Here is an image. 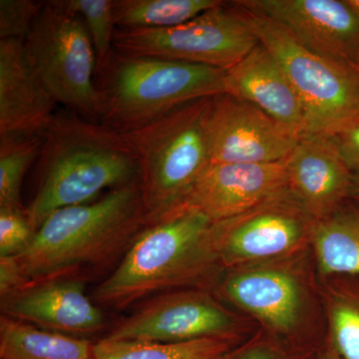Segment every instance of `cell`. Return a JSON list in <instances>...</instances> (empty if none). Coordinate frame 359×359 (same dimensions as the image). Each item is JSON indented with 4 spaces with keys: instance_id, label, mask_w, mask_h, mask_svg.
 <instances>
[{
    "instance_id": "cell-1",
    "label": "cell",
    "mask_w": 359,
    "mask_h": 359,
    "mask_svg": "<svg viewBox=\"0 0 359 359\" xmlns=\"http://www.w3.org/2000/svg\"><path fill=\"white\" fill-rule=\"evenodd\" d=\"M39 189L26 209L35 231L63 208L140 181V167L121 132L69 111L56 112L42 135Z\"/></svg>"
},
{
    "instance_id": "cell-2",
    "label": "cell",
    "mask_w": 359,
    "mask_h": 359,
    "mask_svg": "<svg viewBox=\"0 0 359 359\" xmlns=\"http://www.w3.org/2000/svg\"><path fill=\"white\" fill-rule=\"evenodd\" d=\"M144 226L147 214L137 181L93 202L52 212L16 259L27 285L67 278L115 256L131 245Z\"/></svg>"
},
{
    "instance_id": "cell-3",
    "label": "cell",
    "mask_w": 359,
    "mask_h": 359,
    "mask_svg": "<svg viewBox=\"0 0 359 359\" xmlns=\"http://www.w3.org/2000/svg\"><path fill=\"white\" fill-rule=\"evenodd\" d=\"M211 219L194 208L148 224L135 237L117 269L97 287L104 306L125 308L166 290L197 285L222 268L212 241Z\"/></svg>"
},
{
    "instance_id": "cell-4",
    "label": "cell",
    "mask_w": 359,
    "mask_h": 359,
    "mask_svg": "<svg viewBox=\"0 0 359 359\" xmlns=\"http://www.w3.org/2000/svg\"><path fill=\"white\" fill-rule=\"evenodd\" d=\"M226 70L113 50L97 68L101 123L128 132L200 99L226 93Z\"/></svg>"
},
{
    "instance_id": "cell-5",
    "label": "cell",
    "mask_w": 359,
    "mask_h": 359,
    "mask_svg": "<svg viewBox=\"0 0 359 359\" xmlns=\"http://www.w3.org/2000/svg\"><path fill=\"white\" fill-rule=\"evenodd\" d=\"M211 98L185 104L154 121L123 133L133 147L140 167L147 224L183 205L211 165L207 130Z\"/></svg>"
},
{
    "instance_id": "cell-6",
    "label": "cell",
    "mask_w": 359,
    "mask_h": 359,
    "mask_svg": "<svg viewBox=\"0 0 359 359\" xmlns=\"http://www.w3.org/2000/svg\"><path fill=\"white\" fill-rule=\"evenodd\" d=\"M245 11L259 42L282 65L301 99L306 135L335 136L359 121L358 66L316 53L275 21Z\"/></svg>"
},
{
    "instance_id": "cell-7",
    "label": "cell",
    "mask_w": 359,
    "mask_h": 359,
    "mask_svg": "<svg viewBox=\"0 0 359 359\" xmlns=\"http://www.w3.org/2000/svg\"><path fill=\"white\" fill-rule=\"evenodd\" d=\"M25 43L33 68L56 102L101 123L96 52L81 16L62 0L45 1Z\"/></svg>"
},
{
    "instance_id": "cell-8",
    "label": "cell",
    "mask_w": 359,
    "mask_h": 359,
    "mask_svg": "<svg viewBox=\"0 0 359 359\" xmlns=\"http://www.w3.org/2000/svg\"><path fill=\"white\" fill-rule=\"evenodd\" d=\"M259 44L247 11L223 4L182 25L160 29L118 28L113 50L228 70Z\"/></svg>"
},
{
    "instance_id": "cell-9",
    "label": "cell",
    "mask_w": 359,
    "mask_h": 359,
    "mask_svg": "<svg viewBox=\"0 0 359 359\" xmlns=\"http://www.w3.org/2000/svg\"><path fill=\"white\" fill-rule=\"evenodd\" d=\"M314 221L285 188L250 210L215 222L212 241L222 268L294 256L311 244Z\"/></svg>"
},
{
    "instance_id": "cell-10",
    "label": "cell",
    "mask_w": 359,
    "mask_h": 359,
    "mask_svg": "<svg viewBox=\"0 0 359 359\" xmlns=\"http://www.w3.org/2000/svg\"><path fill=\"white\" fill-rule=\"evenodd\" d=\"M237 316L204 290L160 294L125 318L106 339L185 342L208 337H233Z\"/></svg>"
},
{
    "instance_id": "cell-11",
    "label": "cell",
    "mask_w": 359,
    "mask_h": 359,
    "mask_svg": "<svg viewBox=\"0 0 359 359\" xmlns=\"http://www.w3.org/2000/svg\"><path fill=\"white\" fill-rule=\"evenodd\" d=\"M290 257L230 269L222 292L273 334L290 335L309 311L306 283Z\"/></svg>"
},
{
    "instance_id": "cell-12",
    "label": "cell",
    "mask_w": 359,
    "mask_h": 359,
    "mask_svg": "<svg viewBox=\"0 0 359 359\" xmlns=\"http://www.w3.org/2000/svg\"><path fill=\"white\" fill-rule=\"evenodd\" d=\"M207 130L211 164L280 162L299 141L252 104L228 93L210 100Z\"/></svg>"
},
{
    "instance_id": "cell-13",
    "label": "cell",
    "mask_w": 359,
    "mask_h": 359,
    "mask_svg": "<svg viewBox=\"0 0 359 359\" xmlns=\"http://www.w3.org/2000/svg\"><path fill=\"white\" fill-rule=\"evenodd\" d=\"M275 21L299 43L359 67V18L346 0H238Z\"/></svg>"
},
{
    "instance_id": "cell-14",
    "label": "cell",
    "mask_w": 359,
    "mask_h": 359,
    "mask_svg": "<svg viewBox=\"0 0 359 359\" xmlns=\"http://www.w3.org/2000/svg\"><path fill=\"white\" fill-rule=\"evenodd\" d=\"M287 188L313 221L334 214L351 198L353 173L334 136L302 137L285 159Z\"/></svg>"
},
{
    "instance_id": "cell-15",
    "label": "cell",
    "mask_w": 359,
    "mask_h": 359,
    "mask_svg": "<svg viewBox=\"0 0 359 359\" xmlns=\"http://www.w3.org/2000/svg\"><path fill=\"white\" fill-rule=\"evenodd\" d=\"M285 188V160L262 164H211L182 205L198 210L215 223L242 214Z\"/></svg>"
},
{
    "instance_id": "cell-16",
    "label": "cell",
    "mask_w": 359,
    "mask_h": 359,
    "mask_svg": "<svg viewBox=\"0 0 359 359\" xmlns=\"http://www.w3.org/2000/svg\"><path fill=\"white\" fill-rule=\"evenodd\" d=\"M1 311L13 320L68 335L93 334L104 325L102 311L75 278L28 283L1 297Z\"/></svg>"
},
{
    "instance_id": "cell-17",
    "label": "cell",
    "mask_w": 359,
    "mask_h": 359,
    "mask_svg": "<svg viewBox=\"0 0 359 359\" xmlns=\"http://www.w3.org/2000/svg\"><path fill=\"white\" fill-rule=\"evenodd\" d=\"M57 104L33 68L25 40H0V137H42Z\"/></svg>"
},
{
    "instance_id": "cell-18",
    "label": "cell",
    "mask_w": 359,
    "mask_h": 359,
    "mask_svg": "<svg viewBox=\"0 0 359 359\" xmlns=\"http://www.w3.org/2000/svg\"><path fill=\"white\" fill-rule=\"evenodd\" d=\"M224 87L226 93L252 104L297 140L306 135L301 99L282 65L261 42L226 70Z\"/></svg>"
},
{
    "instance_id": "cell-19",
    "label": "cell",
    "mask_w": 359,
    "mask_h": 359,
    "mask_svg": "<svg viewBox=\"0 0 359 359\" xmlns=\"http://www.w3.org/2000/svg\"><path fill=\"white\" fill-rule=\"evenodd\" d=\"M309 245L323 278H359V205L346 203L327 218L314 221Z\"/></svg>"
},
{
    "instance_id": "cell-20",
    "label": "cell",
    "mask_w": 359,
    "mask_h": 359,
    "mask_svg": "<svg viewBox=\"0 0 359 359\" xmlns=\"http://www.w3.org/2000/svg\"><path fill=\"white\" fill-rule=\"evenodd\" d=\"M93 344L2 316L1 359H91Z\"/></svg>"
},
{
    "instance_id": "cell-21",
    "label": "cell",
    "mask_w": 359,
    "mask_h": 359,
    "mask_svg": "<svg viewBox=\"0 0 359 359\" xmlns=\"http://www.w3.org/2000/svg\"><path fill=\"white\" fill-rule=\"evenodd\" d=\"M233 337H208L185 342L99 340L91 359H229Z\"/></svg>"
},
{
    "instance_id": "cell-22",
    "label": "cell",
    "mask_w": 359,
    "mask_h": 359,
    "mask_svg": "<svg viewBox=\"0 0 359 359\" xmlns=\"http://www.w3.org/2000/svg\"><path fill=\"white\" fill-rule=\"evenodd\" d=\"M323 295L332 351L340 359H359V278H327Z\"/></svg>"
},
{
    "instance_id": "cell-23",
    "label": "cell",
    "mask_w": 359,
    "mask_h": 359,
    "mask_svg": "<svg viewBox=\"0 0 359 359\" xmlns=\"http://www.w3.org/2000/svg\"><path fill=\"white\" fill-rule=\"evenodd\" d=\"M223 4L222 0H113L118 28L173 27Z\"/></svg>"
},
{
    "instance_id": "cell-24",
    "label": "cell",
    "mask_w": 359,
    "mask_h": 359,
    "mask_svg": "<svg viewBox=\"0 0 359 359\" xmlns=\"http://www.w3.org/2000/svg\"><path fill=\"white\" fill-rule=\"evenodd\" d=\"M41 148V136L0 137V208H23V179Z\"/></svg>"
},
{
    "instance_id": "cell-25",
    "label": "cell",
    "mask_w": 359,
    "mask_h": 359,
    "mask_svg": "<svg viewBox=\"0 0 359 359\" xmlns=\"http://www.w3.org/2000/svg\"><path fill=\"white\" fill-rule=\"evenodd\" d=\"M62 1L69 11L79 14L84 20L95 49L97 68L100 67L112 53L113 39L117 29L113 11V0Z\"/></svg>"
},
{
    "instance_id": "cell-26",
    "label": "cell",
    "mask_w": 359,
    "mask_h": 359,
    "mask_svg": "<svg viewBox=\"0 0 359 359\" xmlns=\"http://www.w3.org/2000/svg\"><path fill=\"white\" fill-rule=\"evenodd\" d=\"M35 233L25 208H0V257H20Z\"/></svg>"
},
{
    "instance_id": "cell-27",
    "label": "cell",
    "mask_w": 359,
    "mask_h": 359,
    "mask_svg": "<svg viewBox=\"0 0 359 359\" xmlns=\"http://www.w3.org/2000/svg\"><path fill=\"white\" fill-rule=\"evenodd\" d=\"M44 4L32 0H1L0 40H25Z\"/></svg>"
},
{
    "instance_id": "cell-28",
    "label": "cell",
    "mask_w": 359,
    "mask_h": 359,
    "mask_svg": "<svg viewBox=\"0 0 359 359\" xmlns=\"http://www.w3.org/2000/svg\"><path fill=\"white\" fill-rule=\"evenodd\" d=\"M334 137L344 162L353 174L359 175V121Z\"/></svg>"
},
{
    "instance_id": "cell-29",
    "label": "cell",
    "mask_w": 359,
    "mask_h": 359,
    "mask_svg": "<svg viewBox=\"0 0 359 359\" xmlns=\"http://www.w3.org/2000/svg\"><path fill=\"white\" fill-rule=\"evenodd\" d=\"M27 285L16 257H0V295L1 297Z\"/></svg>"
},
{
    "instance_id": "cell-30",
    "label": "cell",
    "mask_w": 359,
    "mask_h": 359,
    "mask_svg": "<svg viewBox=\"0 0 359 359\" xmlns=\"http://www.w3.org/2000/svg\"><path fill=\"white\" fill-rule=\"evenodd\" d=\"M229 359H283L280 354L273 346L266 342H257L238 353L235 358Z\"/></svg>"
},
{
    "instance_id": "cell-31",
    "label": "cell",
    "mask_w": 359,
    "mask_h": 359,
    "mask_svg": "<svg viewBox=\"0 0 359 359\" xmlns=\"http://www.w3.org/2000/svg\"><path fill=\"white\" fill-rule=\"evenodd\" d=\"M351 198L355 201L358 205H359V175L353 174Z\"/></svg>"
},
{
    "instance_id": "cell-32",
    "label": "cell",
    "mask_w": 359,
    "mask_h": 359,
    "mask_svg": "<svg viewBox=\"0 0 359 359\" xmlns=\"http://www.w3.org/2000/svg\"><path fill=\"white\" fill-rule=\"evenodd\" d=\"M346 2L353 9L354 13H356L359 18V0H346Z\"/></svg>"
},
{
    "instance_id": "cell-33",
    "label": "cell",
    "mask_w": 359,
    "mask_h": 359,
    "mask_svg": "<svg viewBox=\"0 0 359 359\" xmlns=\"http://www.w3.org/2000/svg\"><path fill=\"white\" fill-rule=\"evenodd\" d=\"M321 359H340V358H339V356L337 355V354H335L334 353V351H328V353L327 354H325V355L323 356V358Z\"/></svg>"
}]
</instances>
